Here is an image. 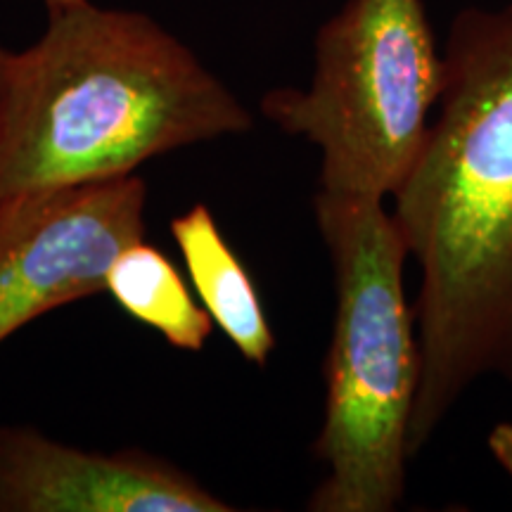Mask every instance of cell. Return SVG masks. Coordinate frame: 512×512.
<instances>
[{
	"label": "cell",
	"instance_id": "7a4b0ae2",
	"mask_svg": "<svg viewBox=\"0 0 512 512\" xmlns=\"http://www.w3.org/2000/svg\"><path fill=\"white\" fill-rule=\"evenodd\" d=\"M247 107L155 19L88 0L48 10L0 88V202L128 176L252 128Z\"/></svg>",
	"mask_w": 512,
	"mask_h": 512
},
{
	"label": "cell",
	"instance_id": "8992f818",
	"mask_svg": "<svg viewBox=\"0 0 512 512\" xmlns=\"http://www.w3.org/2000/svg\"><path fill=\"white\" fill-rule=\"evenodd\" d=\"M233 505L143 451L91 453L0 427V512H228Z\"/></svg>",
	"mask_w": 512,
	"mask_h": 512
},
{
	"label": "cell",
	"instance_id": "6da1fadb",
	"mask_svg": "<svg viewBox=\"0 0 512 512\" xmlns=\"http://www.w3.org/2000/svg\"><path fill=\"white\" fill-rule=\"evenodd\" d=\"M441 53L430 136L392 197L420 273L411 458L475 384H512V3L460 10Z\"/></svg>",
	"mask_w": 512,
	"mask_h": 512
},
{
	"label": "cell",
	"instance_id": "30bf717a",
	"mask_svg": "<svg viewBox=\"0 0 512 512\" xmlns=\"http://www.w3.org/2000/svg\"><path fill=\"white\" fill-rule=\"evenodd\" d=\"M8 57H10V50H5L0 46V88H3V79H5V67H8Z\"/></svg>",
	"mask_w": 512,
	"mask_h": 512
},
{
	"label": "cell",
	"instance_id": "5b68a950",
	"mask_svg": "<svg viewBox=\"0 0 512 512\" xmlns=\"http://www.w3.org/2000/svg\"><path fill=\"white\" fill-rule=\"evenodd\" d=\"M145 183L133 174L0 202V342L105 292L112 261L145 238Z\"/></svg>",
	"mask_w": 512,
	"mask_h": 512
},
{
	"label": "cell",
	"instance_id": "277c9868",
	"mask_svg": "<svg viewBox=\"0 0 512 512\" xmlns=\"http://www.w3.org/2000/svg\"><path fill=\"white\" fill-rule=\"evenodd\" d=\"M309 88H275L261 112L320 152L318 192L394 197L411 176L444 88L422 0H347L316 34Z\"/></svg>",
	"mask_w": 512,
	"mask_h": 512
},
{
	"label": "cell",
	"instance_id": "52a82bcc",
	"mask_svg": "<svg viewBox=\"0 0 512 512\" xmlns=\"http://www.w3.org/2000/svg\"><path fill=\"white\" fill-rule=\"evenodd\" d=\"M171 235L181 249L204 311L245 361L264 368L275 347L271 323L252 275L223 238L211 209L207 204H195L176 216L171 221Z\"/></svg>",
	"mask_w": 512,
	"mask_h": 512
},
{
	"label": "cell",
	"instance_id": "8fae6325",
	"mask_svg": "<svg viewBox=\"0 0 512 512\" xmlns=\"http://www.w3.org/2000/svg\"><path fill=\"white\" fill-rule=\"evenodd\" d=\"M67 3H74V0H46L48 10H53V8H60V5H67Z\"/></svg>",
	"mask_w": 512,
	"mask_h": 512
},
{
	"label": "cell",
	"instance_id": "3957f363",
	"mask_svg": "<svg viewBox=\"0 0 512 512\" xmlns=\"http://www.w3.org/2000/svg\"><path fill=\"white\" fill-rule=\"evenodd\" d=\"M316 223L335 268L325 411L313 453L328 467L306 508L392 512L406 494L408 430L422 354L403 268L408 247L382 200L318 192Z\"/></svg>",
	"mask_w": 512,
	"mask_h": 512
},
{
	"label": "cell",
	"instance_id": "9c48e42d",
	"mask_svg": "<svg viewBox=\"0 0 512 512\" xmlns=\"http://www.w3.org/2000/svg\"><path fill=\"white\" fill-rule=\"evenodd\" d=\"M486 446H489L496 463L501 465L512 479V422H498L494 430L489 432Z\"/></svg>",
	"mask_w": 512,
	"mask_h": 512
},
{
	"label": "cell",
	"instance_id": "ba28073f",
	"mask_svg": "<svg viewBox=\"0 0 512 512\" xmlns=\"http://www.w3.org/2000/svg\"><path fill=\"white\" fill-rule=\"evenodd\" d=\"M105 292L176 349L202 351L214 330V320L195 302L178 268L145 240L133 242L112 261Z\"/></svg>",
	"mask_w": 512,
	"mask_h": 512
}]
</instances>
